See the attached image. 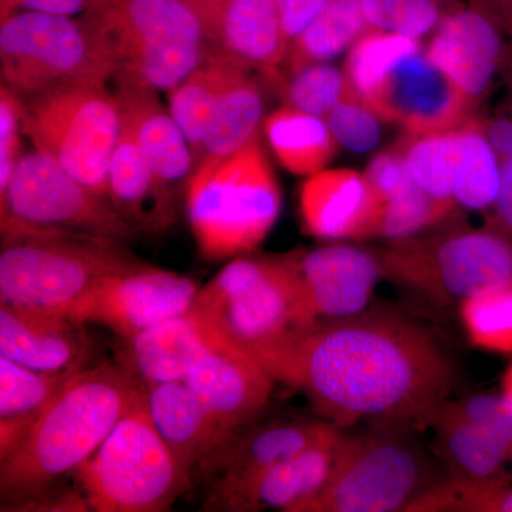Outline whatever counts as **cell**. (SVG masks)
Here are the masks:
<instances>
[{
	"mask_svg": "<svg viewBox=\"0 0 512 512\" xmlns=\"http://www.w3.org/2000/svg\"><path fill=\"white\" fill-rule=\"evenodd\" d=\"M244 72L248 70L208 49L201 66L168 92L171 114L187 137L195 167L200 161L205 131L218 101L239 74Z\"/></svg>",
	"mask_w": 512,
	"mask_h": 512,
	"instance_id": "f1b7e54d",
	"label": "cell"
},
{
	"mask_svg": "<svg viewBox=\"0 0 512 512\" xmlns=\"http://www.w3.org/2000/svg\"><path fill=\"white\" fill-rule=\"evenodd\" d=\"M266 138L289 173L313 175L336 153V140L322 117L285 106L264 121Z\"/></svg>",
	"mask_w": 512,
	"mask_h": 512,
	"instance_id": "4dcf8cb0",
	"label": "cell"
},
{
	"mask_svg": "<svg viewBox=\"0 0 512 512\" xmlns=\"http://www.w3.org/2000/svg\"><path fill=\"white\" fill-rule=\"evenodd\" d=\"M363 175L375 192L379 207L412 180L407 173L403 158L393 147L373 157Z\"/></svg>",
	"mask_w": 512,
	"mask_h": 512,
	"instance_id": "ee69618b",
	"label": "cell"
},
{
	"mask_svg": "<svg viewBox=\"0 0 512 512\" xmlns=\"http://www.w3.org/2000/svg\"><path fill=\"white\" fill-rule=\"evenodd\" d=\"M430 427L434 429V453L446 468L448 480L467 484L510 481L511 440L461 419L447 404L441 407Z\"/></svg>",
	"mask_w": 512,
	"mask_h": 512,
	"instance_id": "4316f807",
	"label": "cell"
},
{
	"mask_svg": "<svg viewBox=\"0 0 512 512\" xmlns=\"http://www.w3.org/2000/svg\"><path fill=\"white\" fill-rule=\"evenodd\" d=\"M0 76L18 99L74 82H109L116 66L83 20L26 10L0 28Z\"/></svg>",
	"mask_w": 512,
	"mask_h": 512,
	"instance_id": "8fae6325",
	"label": "cell"
},
{
	"mask_svg": "<svg viewBox=\"0 0 512 512\" xmlns=\"http://www.w3.org/2000/svg\"><path fill=\"white\" fill-rule=\"evenodd\" d=\"M208 43L211 52L265 76L278 72L289 46L275 0H224Z\"/></svg>",
	"mask_w": 512,
	"mask_h": 512,
	"instance_id": "cb8c5ba5",
	"label": "cell"
},
{
	"mask_svg": "<svg viewBox=\"0 0 512 512\" xmlns=\"http://www.w3.org/2000/svg\"><path fill=\"white\" fill-rule=\"evenodd\" d=\"M461 419L483 426L512 441V406L501 396H473L458 402L446 403Z\"/></svg>",
	"mask_w": 512,
	"mask_h": 512,
	"instance_id": "7bdbcfd3",
	"label": "cell"
},
{
	"mask_svg": "<svg viewBox=\"0 0 512 512\" xmlns=\"http://www.w3.org/2000/svg\"><path fill=\"white\" fill-rule=\"evenodd\" d=\"M198 291L188 276L144 265L107 276L63 316L84 325L99 323L128 339L190 311Z\"/></svg>",
	"mask_w": 512,
	"mask_h": 512,
	"instance_id": "5bb4252c",
	"label": "cell"
},
{
	"mask_svg": "<svg viewBox=\"0 0 512 512\" xmlns=\"http://www.w3.org/2000/svg\"><path fill=\"white\" fill-rule=\"evenodd\" d=\"M306 229L323 239L370 238L379 217V201L365 175L328 170L309 175L301 191Z\"/></svg>",
	"mask_w": 512,
	"mask_h": 512,
	"instance_id": "7402d4cb",
	"label": "cell"
},
{
	"mask_svg": "<svg viewBox=\"0 0 512 512\" xmlns=\"http://www.w3.org/2000/svg\"><path fill=\"white\" fill-rule=\"evenodd\" d=\"M328 421H274L244 430L229 444L208 480L202 510L227 511L262 474L319 439Z\"/></svg>",
	"mask_w": 512,
	"mask_h": 512,
	"instance_id": "ac0fdd59",
	"label": "cell"
},
{
	"mask_svg": "<svg viewBox=\"0 0 512 512\" xmlns=\"http://www.w3.org/2000/svg\"><path fill=\"white\" fill-rule=\"evenodd\" d=\"M20 0H0V15H2V22L8 19L10 15L15 13V10L20 8Z\"/></svg>",
	"mask_w": 512,
	"mask_h": 512,
	"instance_id": "816d5d0a",
	"label": "cell"
},
{
	"mask_svg": "<svg viewBox=\"0 0 512 512\" xmlns=\"http://www.w3.org/2000/svg\"><path fill=\"white\" fill-rule=\"evenodd\" d=\"M119 83L170 92L208 55L207 29L183 0H113L83 19Z\"/></svg>",
	"mask_w": 512,
	"mask_h": 512,
	"instance_id": "3957f363",
	"label": "cell"
},
{
	"mask_svg": "<svg viewBox=\"0 0 512 512\" xmlns=\"http://www.w3.org/2000/svg\"><path fill=\"white\" fill-rule=\"evenodd\" d=\"M512 512V484L457 483L444 477L409 512Z\"/></svg>",
	"mask_w": 512,
	"mask_h": 512,
	"instance_id": "f35d334b",
	"label": "cell"
},
{
	"mask_svg": "<svg viewBox=\"0 0 512 512\" xmlns=\"http://www.w3.org/2000/svg\"><path fill=\"white\" fill-rule=\"evenodd\" d=\"M393 148L403 158L407 173L417 187L453 214L457 208L454 200L456 128L437 133H406Z\"/></svg>",
	"mask_w": 512,
	"mask_h": 512,
	"instance_id": "d6a6232c",
	"label": "cell"
},
{
	"mask_svg": "<svg viewBox=\"0 0 512 512\" xmlns=\"http://www.w3.org/2000/svg\"><path fill=\"white\" fill-rule=\"evenodd\" d=\"M503 396L507 399V402L512 406V363L508 367L507 373L504 376L503 382Z\"/></svg>",
	"mask_w": 512,
	"mask_h": 512,
	"instance_id": "db71d44e",
	"label": "cell"
},
{
	"mask_svg": "<svg viewBox=\"0 0 512 512\" xmlns=\"http://www.w3.org/2000/svg\"><path fill=\"white\" fill-rule=\"evenodd\" d=\"M144 390L119 363L76 373L26 439L0 458L2 511L22 510L52 493L59 478L79 470Z\"/></svg>",
	"mask_w": 512,
	"mask_h": 512,
	"instance_id": "7a4b0ae2",
	"label": "cell"
},
{
	"mask_svg": "<svg viewBox=\"0 0 512 512\" xmlns=\"http://www.w3.org/2000/svg\"><path fill=\"white\" fill-rule=\"evenodd\" d=\"M503 72L507 74L508 82L511 84V94H512V36L511 42L507 45V50H505L504 64H503ZM512 104V100H511Z\"/></svg>",
	"mask_w": 512,
	"mask_h": 512,
	"instance_id": "f5cc1de1",
	"label": "cell"
},
{
	"mask_svg": "<svg viewBox=\"0 0 512 512\" xmlns=\"http://www.w3.org/2000/svg\"><path fill=\"white\" fill-rule=\"evenodd\" d=\"M183 2L200 16L205 29H207V36L210 35L211 29L214 28L218 15H220L224 0H183Z\"/></svg>",
	"mask_w": 512,
	"mask_h": 512,
	"instance_id": "f907efd6",
	"label": "cell"
},
{
	"mask_svg": "<svg viewBox=\"0 0 512 512\" xmlns=\"http://www.w3.org/2000/svg\"><path fill=\"white\" fill-rule=\"evenodd\" d=\"M113 0H20V5L26 10L50 13V15L66 16L89 15L106 8Z\"/></svg>",
	"mask_w": 512,
	"mask_h": 512,
	"instance_id": "bcb514c9",
	"label": "cell"
},
{
	"mask_svg": "<svg viewBox=\"0 0 512 512\" xmlns=\"http://www.w3.org/2000/svg\"><path fill=\"white\" fill-rule=\"evenodd\" d=\"M456 137L454 200L467 210H488L494 207L500 190V158L485 138L483 124L474 116L456 128Z\"/></svg>",
	"mask_w": 512,
	"mask_h": 512,
	"instance_id": "836d02e7",
	"label": "cell"
},
{
	"mask_svg": "<svg viewBox=\"0 0 512 512\" xmlns=\"http://www.w3.org/2000/svg\"><path fill=\"white\" fill-rule=\"evenodd\" d=\"M184 197L192 235L208 261L254 251L281 211V191L259 136L234 156L198 167Z\"/></svg>",
	"mask_w": 512,
	"mask_h": 512,
	"instance_id": "277c9868",
	"label": "cell"
},
{
	"mask_svg": "<svg viewBox=\"0 0 512 512\" xmlns=\"http://www.w3.org/2000/svg\"><path fill=\"white\" fill-rule=\"evenodd\" d=\"M121 116L123 127L107 174L109 200L137 232H163L177 218V201L141 154L130 116L123 109Z\"/></svg>",
	"mask_w": 512,
	"mask_h": 512,
	"instance_id": "603a6c76",
	"label": "cell"
},
{
	"mask_svg": "<svg viewBox=\"0 0 512 512\" xmlns=\"http://www.w3.org/2000/svg\"><path fill=\"white\" fill-rule=\"evenodd\" d=\"M460 311L473 345L512 353V282L477 293L460 306Z\"/></svg>",
	"mask_w": 512,
	"mask_h": 512,
	"instance_id": "d590c367",
	"label": "cell"
},
{
	"mask_svg": "<svg viewBox=\"0 0 512 512\" xmlns=\"http://www.w3.org/2000/svg\"><path fill=\"white\" fill-rule=\"evenodd\" d=\"M0 222L126 241L137 231L101 197L45 154H23L8 191L0 197Z\"/></svg>",
	"mask_w": 512,
	"mask_h": 512,
	"instance_id": "7c38bea8",
	"label": "cell"
},
{
	"mask_svg": "<svg viewBox=\"0 0 512 512\" xmlns=\"http://www.w3.org/2000/svg\"><path fill=\"white\" fill-rule=\"evenodd\" d=\"M446 0H363L370 29L421 39L434 32L448 12Z\"/></svg>",
	"mask_w": 512,
	"mask_h": 512,
	"instance_id": "ab89813d",
	"label": "cell"
},
{
	"mask_svg": "<svg viewBox=\"0 0 512 512\" xmlns=\"http://www.w3.org/2000/svg\"><path fill=\"white\" fill-rule=\"evenodd\" d=\"M279 258L291 279L302 329L366 311L383 278L379 255L350 245L293 249Z\"/></svg>",
	"mask_w": 512,
	"mask_h": 512,
	"instance_id": "4fadbf2b",
	"label": "cell"
},
{
	"mask_svg": "<svg viewBox=\"0 0 512 512\" xmlns=\"http://www.w3.org/2000/svg\"><path fill=\"white\" fill-rule=\"evenodd\" d=\"M504 30L471 5L447 12L434 29L426 55L476 109L503 70Z\"/></svg>",
	"mask_w": 512,
	"mask_h": 512,
	"instance_id": "e0dca14e",
	"label": "cell"
},
{
	"mask_svg": "<svg viewBox=\"0 0 512 512\" xmlns=\"http://www.w3.org/2000/svg\"><path fill=\"white\" fill-rule=\"evenodd\" d=\"M258 362L339 429L362 420L430 427L456 384L453 362L429 329L380 309L316 323Z\"/></svg>",
	"mask_w": 512,
	"mask_h": 512,
	"instance_id": "6da1fadb",
	"label": "cell"
},
{
	"mask_svg": "<svg viewBox=\"0 0 512 512\" xmlns=\"http://www.w3.org/2000/svg\"><path fill=\"white\" fill-rule=\"evenodd\" d=\"M20 101L8 87H0V197L8 191L20 154Z\"/></svg>",
	"mask_w": 512,
	"mask_h": 512,
	"instance_id": "b9f144b4",
	"label": "cell"
},
{
	"mask_svg": "<svg viewBox=\"0 0 512 512\" xmlns=\"http://www.w3.org/2000/svg\"><path fill=\"white\" fill-rule=\"evenodd\" d=\"M497 229L512 241V156L501 161L500 190L494 204Z\"/></svg>",
	"mask_w": 512,
	"mask_h": 512,
	"instance_id": "7dc6e473",
	"label": "cell"
},
{
	"mask_svg": "<svg viewBox=\"0 0 512 512\" xmlns=\"http://www.w3.org/2000/svg\"><path fill=\"white\" fill-rule=\"evenodd\" d=\"M363 0H330L318 19L288 46L278 72L289 74L342 53L369 30Z\"/></svg>",
	"mask_w": 512,
	"mask_h": 512,
	"instance_id": "1f68e13d",
	"label": "cell"
},
{
	"mask_svg": "<svg viewBox=\"0 0 512 512\" xmlns=\"http://www.w3.org/2000/svg\"><path fill=\"white\" fill-rule=\"evenodd\" d=\"M330 0H275L286 40L291 43L318 19Z\"/></svg>",
	"mask_w": 512,
	"mask_h": 512,
	"instance_id": "f6af8a7d",
	"label": "cell"
},
{
	"mask_svg": "<svg viewBox=\"0 0 512 512\" xmlns=\"http://www.w3.org/2000/svg\"><path fill=\"white\" fill-rule=\"evenodd\" d=\"M379 424L365 433H340L328 483L301 512H409L443 480L407 433L412 429Z\"/></svg>",
	"mask_w": 512,
	"mask_h": 512,
	"instance_id": "52a82bcc",
	"label": "cell"
},
{
	"mask_svg": "<svg viewBox=\"0 0 512 512\" xmlns=\"http://www.w3.org/2000/svg\"><path fill=\"white\" fill-rule=\"evenodd\" d=\"M453 220L377 254L384 278L441 306H461L477 293L510 284L511 239L497 228L474 229Z\"/></svg>",
	"mask_w": 512,
	"mask_h": 512,
	"instance_id": "8992f818",
	"label": "cell"
},
{
	"mask_svg": "<svg viewBox=\"0 0 512 512\" xmlns=\"http://www.w3.org/2000/svg\"><path fill=\"white\" fill-rule=\"evenodd\" d=\"M93 340L84 323L42 309L0 303V356L40 372H80Z\"/></svg>",
	"mask_w": 512,
	"mask_h": 512,
	"instance_id": "d6986e66",
	"label": "cell"
},
{
	"mask_svg": "<svg viewBox=\"0 0 512 512\" xmlns=\"http://www.w3.org/2000/svg\"><path fill=\"white\" fill-rule=\"evenodd\" d=\"M362 100L380 119L410 134L454 130L474 113L466 96L421 49L393 63Z\"/></svg>",
	"mask_w": 512,
	"mask_h": 512,
	"instance_id": "9a60e30c",
	"label": "cell"
},
{
	"mask_svg": "<svg viewBox=\"0 0 512 512\" xmlns=\"http://www.w3.org/2000/svg\"><path fill=\"white\" fill-rule=\"evenodd\" d=\"M222 339L191 309L123 340L119 365L134 379L150 384L184 382L195 363Z\"/></svg>",
	"mask_w": 512,
	"mask_h": 512,
	"instance_id": "ffe728a7",
	"label": "cell"
},
{
	"mask_svg": "<svg viewBox=\"0 0 512 512\" xmlns=\"http://www.w3.org/2000/svg\"><path fill=\"white\" fill-rule=\"evenodd\" d=\"M262 117L264 99L261 89L248 72L239 74L212 113L195 170L201 165L220 163L248 146L259 136Z\"/></svg>",
	"mask_w": 512,
	"mask_h": 512,
	"instance_id": "f546056e",
	"label": "cell"
},
{
	"mask_svg": "<svg viewBox=\"0 0 512 512\" xmlns=\"http://www.w3.org/2000/svg\"><path fill=\"white\" fill-rule=\"evenodd\" d=\"M120 242L66 231L2 241L0 302L63 315L107 276L147 265Z\"/></svg>",
	"mask_w": 512,
	"mask_h": 512,
	"instance_id": "5b68a950",
	"label": "cell"
},
{
	"mask_svg": "<svg viewBox=\"0 0 512 512\" xmlns=\"http://www.w3.org/2000/svg\"><path fill=\"white\" fill-rule=\"evenodd\" d=\"M379 119L356 93L345 97L325 117L336 143L353 153H367L377 146Z\"/></svg>",
	"mask_w": 512,
	"mask_h": 512,
	"instance_id": "60d3db41",
	"label": "cell"
},
{
	"mask_svg": "<svg viewBox=\"0 0 512 512\" xmlns=\"http://www.w3.org/2000/svg\"><path fill=\"white\" fill-rule=\"evenodd\" d=\"M450 217L453 214L410 180L402 190L380 204L372 237L400 241L429 231Z\"/></svg>",
	"mask_w": 512,
	"mask_h": 512,
	"instance_id": "74e56055",
	"label": "cell"
},
{
	"mask_svg": "<svg viewBox=\"0 0 512 512\" xmlns=\"http://www.w3.org/2000/svg\"><path fill=\"white\" fill-rule=\"evenodd\" d=\"M419 49L420 43L417 39L399 33L369 29L353 43L345 64L346 79L353 92L363 99L393 63Z\"/></svg>",
	"mask_w": 512,
	"mask_h": 512,
	"instance_id": "8d00e7d4",
	"label": "cell"
},
{
	"mask_svg": "<svg viewBox=\"0 0 512 512\" xmlns=\"http://www.w3.org/2000/svg\"><path fill=\"white\" fill-rule=\"evenodd\" d=\"M76 373L40 372L0 356V458L9 456L26 439Z\"/></svg>",
	"mask_w": 512,
	"mask_h": 512,
	"instance_id": "83f0119b",
	"label": "cell"
},
{
	"mask_svg": "<svg viewBox=\"0 0 512 512\" xmlns=\"http://www.w3.org/2000/svg\"><path fill=\"white\" fill-rule=\"evenodd\" d=\"M471 5L487 13L507 35L512 36V0H471Z\"/></svg>",
	"mask_w": 512,
	"mask_h": 512,
	"instance_id": "681fc988",
	"label": "cell"
},
{
	"mask_svg": "<svg viewBox=\"0 0 512 512\" xmlns=\"http://www.w3.org/2000/svg\"><path fill=\"white\" fill-rule=\"evenodd\" d=\"M109 82H74L20 101L22 131L39 153L101 197L123 116Z\"/></svg>",
	"mask_w": 512,
	"mask_h": 512,
	"instance_id": "ba28073f",
	"label": "cell"
},
{
	"mask_svg": "<svg viewBox=\"0 0 512 512\" xmlns=\"http://www.w3.org/2000/svg\"><path fill=\"white\" fill-rule=\"evenodd\" d=\"M151 420L171 453L191 478L207 480L231 444L185 382L146 386Z\"/></svg>",
	"mask_w": 512,
	"mask_h": 512,
	"instance_id": "44dd1931",
	"label": "cell"
},
{
	"mask_svg": "<svg viewBox=\"0 0 512 512\" xmlns=\"http://www.w3.org/2000/svg\"><path fill=\"white\" fill-rule=\"evenodd\" d=\"M481 124L485 138L500 161L512 156V107L508 113L497 114Z\"/></svg>",
	"mask_w": 512,
	"mask_h": 512,
	"instance_id": "c3c4849f",
	"label": "cell"
},
{
	"mask_svg": "<svg viewBox=\"0 0 512 512\" xmlns=\"http://www.w3.org/2000/svg\"><path fill=\"white\" fill-rule=\"evenodd\" d=\"M184 382L232 443L265 409L276 380L244 349L222 338L195 363Z\"/></svg>",
	"mask_w": 512,
	"mask_h": 512,
	"instance_id": "2e32d148",
	"label": "cell"
},
{
	"mask_svg": "<svg viewBox=\"0 0 512 512\" xmlns=\"http://www.w3.org/2000/svg\"><path fill=\"white\" fill-rule=\"evenodd\" d=\"M77 473L99 512L165 511L192 481L154 426L146 390Z\"/></svg>",
	"mask_w": 512,
	"mask_h": 512,
	"instance_id": "9c48e42d",
	"label": "cell"
},
{
	"mask_svg": "<svg viewBox=\"0 0 512 512\" xmlns=\"http://www.w3.org/2000/svg\"><path fill=\"white\" fill-rule=\"evenodd\" d=\"M281 93L285 106L313 116H326L336 104L353 94L345 72L325 63H315L289 74H269Z\"/></svg>",
	"mask_w": 512,
	"mask_h": 512,
	"instance_id": "e575fe53",
	"label": "cell"
},
{
	"mask_svg": "<svg viewBox=\"0 0 512 512\" xmlns=\"http://www.w3.org/2000/svg\"><path fill=\"white\" fill-rule=\"evenodd\" d=\"M117 97L121 109L133 121L141 154L158 181L177 201L181 194L185 195L195 168L183 130L154 90L119 83Z\"/></svg>",
	"mask_w": 512,
	"mask_h": 512,
	"instance_id": "d4e9b609",
	"label": "cell"
},
{
	"mask_svg": "<svg viewBox=\"0 0 512 512\" xmlns=\"http://www.w3.org/2000/svg\"><path fill=\"white\" fill-rule=\"evenodd\" d=\"M191 311L256 360L303 330L279 256L229 262L200 288Z\"/></svg>",
	"mask_w": 512,
	"mask_h": 512,
	"instance_id": "30bf717a",
	"label": "cell"
},
{
	"mask_svg": "<svg viewBox=\"0 0 512 512\" xmlns=\"http://www.w3.org/2000/svg\"><path fill=\"white\" fill-rule=\"evenodd\" d=\"M340 433L339 427L329 424L319 439L262 474L227 511L301 512L328 483Z\"/></svg>",
	"mask_w": 512,
	"mask_h": 512,
	"instance_id": "484cf974",
	"label": "cell"
}]
</instances>
